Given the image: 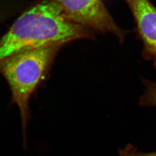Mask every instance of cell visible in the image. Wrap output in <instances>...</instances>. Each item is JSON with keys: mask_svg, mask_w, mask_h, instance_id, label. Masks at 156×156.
I'll return each mask as SVG.
<instances>
[{"mask_svg": "<svg viewBox=\"0 0 156 156\" xmlns=\"http://www.w3.org/2000/svg\"><path fill=\"white\" fill-rule=\"evenodd\" d=\"M13 0H0V24L16 11V5Z\"/></svg>", "mask_w": 156, "mask_h": 156, "instance_id": "8992f818", "label": "cell"}, {"mask_svg": "<svg viewBox=\"0 0 156 156\" xmlns=\"http://www.w3.org/2000/svg\"><path fill=\"white\" fill-rule=\"evenodd\" d=\"M66 16L73 22L94 32L112 34L123 44L131 31L120 28L102 0H53Z\"/></svg>", "mask_w": 156, "mask_h": 156, "instance_id": "3957f363", "label": "cell"}, {"mask_svg": "<svg viewBox=\"0 0 156 156\" xmlns=\"http://www.w3.org/2000/svg\"><path fill=\"white\" fill-rule=\"evenodd\" d=\"M120 156H156V151L144 153L140 151L133 145L128 144L124 148L119 149Z\"/></svg>", "mask_w": 156, "mask_h": 156, "instance_id": "52a82bcc", "label": "cell"}, {"mask_svg": "<svg viewBox=\"0 0 156 156\" xmlns=\"http://www.w3.org/2000/svg\"><path fill=\"white\" fill-rule=\"evenodd\" d=\"M145 89L140 97L139 104L142 106L156 107V82L142 78Z\"/></svg>", "mask_w": 156, "mask_h": 156, "instance_id": "5b68a950", "label": "cell"}, {"mask_svg": "<svg viewBox=\"0 0 156 156\" xmlns=\"http://www.w3.org/2000/svg\"><path fill=\"white\" fill-rule=\"evenodd\" d=\"M95 38L93 31L69 19L53 0H42L19 17L0 39V60L23 50Z\"/></svg>", "mask_w": 156, "mask_h": 156, "instance_id": "6da1fadb", "label": "cell"}, {"mask_svg": "<svg viewBox=\"0 0 156 156\" xmlns=\"http://www.w3.org/2000/svg\"><path fill=\"white\" fill-rule=\"evenodd\" d=\"M62 46L23 50L0 60V73L9 86L12 102L20 114L24 140L30 117L29 101L44 79Z\"/></svg>", "mask_w": 156, "mask_h": 156, "instance_id": "7a4b0ae2", "label": "cell"}, {"mask_svg": "<svg viewBox=\"0 0 156 156\" xmlns=\"http://www.w3.org/2000/svg\"><path fill=\"white\" fill-rule=\"evenodd\" d=\"M143 43L142 56L156 67V7L151 0H125Z\"/></svg>", "mask_w": 156, "mask_h": 156, "instance_id": "277c9868", "label": "cell"}]
</instances>
